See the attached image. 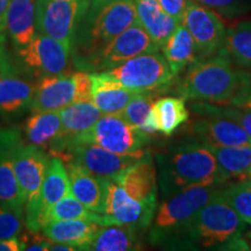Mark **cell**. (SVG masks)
<instances>
[{
	"instance_id": "cell-8",
	"label": "cell",
	"mask_w": 251,
	"mask_h": 251,
	"mask_svg": "<svg viewBox=\"0 0 251 251\" xmlns=\"http://www.w3.org/2000/svg\"><path fill=\"white\" fill-rule=\"evenodd\" d=\"M105 72L122 86L137 92H151L161 89L175 77L164 55L158 50L135 56Z\"/></svg>"
},
{
	"instance_id": "cell-19",
	"label": "cell",
	"mask_w": 251,
	"mask_h": 251,
	"mask_svg": "<svg viewBox=\"0 0 251 251\" xmlns=\"http://www.w3.org/2000/svg\"><path fill=\"white\" fill-rule=\"evenodd\" d=\"M59 114L62 120L61 133L50 147L51 152L55 155L89 130L99 120L102 113L92 101H77L61 109Z\"/></svg>"
},
{
	"instance_id": "cell-41",
	"label": "cell",
	"mask_w": 251,
	"mask_h": 251,
	"mask_svg": "<svg viewBox=\"0 0 251 251\" xmlns=\"http://www.w3.org/2000/svg\"><path fill=\"white\" fill-rule=\"evenodd\" d=\"M23 242V241H21ZM52 246L51 241H49L48 238H43L35 236L33 238L30 243L23 242V250H28V251H46L50 250V248Z\"/></svg>"
},
{
	"instance_id": "cell-22",
	"label": "cell",
	"mask_w": 251,
	"mask_h": 251,
	"mask_svg": "<svg viewBox=\"0 0 251 251\" xmlns=\"http://www.w3.org/2000/svg\"><path fill=\"white\" fill-rule=\"evenodd\" d=\"M36 0H9L6 13V29L8 30L15 50L24 48L36 34Z\"/></svg>"
},
{
	"instance_id": "cell-23",
	"label": "cell",
	"mask_w": 251,
	"mask_h": 251,
	"mask_svg": "<svg viewBox=\"0 0 251 251\" xmlns=\"http://www.w3.org/2000/svg\"><path fill=\"white\" fill-rule=\"evenodd\" d=\"M71 193L91 212L103 213V184L74 162H65Z\"/></svg>"
},
{
	"instance_id": "cell-12",
	"label": "cell",
	"mask_w": 251,
	"mask_h": 251,
	"mask_svg": "<svg viewBox=\"0 0 251 251\" xmlns=\"http://www.w3.org/2000/svg\"><path fill=\"white\" fill-rule=\"evenodd\" d=\"M71 193L67 166L61 157L49 158L45 179L41 185L37 199L29 205H25V222L30 233H37L46 224V212Z\"/></svg>"
},
{
	"instance_id": "cell-42",
	"label": "cell",
	"mask_w": 251,
	"mask_h": 251,
	"mask_svg": "<svg viewBox=\"0 0 251 251\" xmlns=\"http://www.w3.org/2000/svg\"><path fill=\"white\" fill-rule=\"evenodd\" d=\"M23 250V242L17 237L0 240V251H20Z\"/></svg>"
},
{
	"instance_id": "cell-37",
	"label": "cell",
	"mask_w": 251,
	"mask_h": 251,
	"mask_svg": "<svg viewBox=\"0 0 251 251\" xmlns=\"http://www.w3.org/2000/svg\"><path fill=\"white\" fill-rule=\"evenodd\" d=\"M198 4L213 9V11L227 18H234L242 14L244 5L242 0H193Z\"/></svg>"
},
{
	"instance_id": "cell-26",
	"label": "cell",
	"mask_w": 251,
	"mask_h": 251,
	"mask_svg": "<svg viewBox=\"0 0 251 251\" xmlns=\"http://www.w3.org/2000/svg\"><path fill=\"white\" fill-rule=\"evenodd\" d=\"M161 49L175 76L188 65L199 61L196 42L187 28L181 23L163 43Z\"/></svg>"
},
{
	"instance_id": "cell-29",
	"label": "cell",
	"mask_w": 251,
	"mask_h": 251,
	"mask_svg": "<svg viewBox=\"0 0 251 251\" xmlns=\"http://www.w3.org/2000/svg\"><path fill=\"white\" fill-rule=\"evenodd\" d=\"M151 112L158 133L164 136H171L190 119V112L185 99L181 97H164L157 99L153 101Z\"/></svg>"
},
{
	"instance_id": "cell-46",
	"label": "cell",
	"mask_w": 251,
	"mask_h": 251,
	"mask_svg": "<svg viewBox=\"0 0 251 251\" xmlns=\"http://www.w3.org/2000/svg\"><path fill=\"white\" fill-rule=\"evenodd\" d=\"M83 1H90V0H83Z\"/></svg>"
},
{
	"instance_id": "cell-11",
	"label": "cell",
	"mask_w": 251,
	"mask_h": 251,
	"mask_svg": "<svg viewBox=\"0 0 251 251\" xmlns=\"http://www.w3.org/2000/svg\"><path fill=\"white\" fill-rule=\"evenodd\" d=\"M89 2L83 0H36L37 33L52 37L72 50L78 24Z\"/></svg>"
},
{
	"instance_id": "cell-9",
	"label": "cell",
	"mask_w": 251,
	"mask_h": 251,
	"mask_svg": "<svg viewBox=\"0 0 251 251\" xmlns=\"http://www.w3.org/2000/svg\"><path fill=\"white\" fill-rule=\"evenodd\" d=\"M55 156L61 157L64 162L76 163L89 174L103 180L120 175L126 169L148 156V152L142 150L131 155H120L97 144L75 141Z\"/></svg>"
},
{
	"instance_id": "cell-32",
	"label": "cell",
	"mask_w": 251,
	"mask_h": 251,
	"mask_svg": "<svg viewBox=\"0 0 251 251\" xmlns=\"http://www.w3.org/2000/svg\"><path fill=\"white\" fill-rule=\"evenodd\" d=\"M191 111L196 115H216L234 121L251 137V107L233 103L196 101L191 105Z\"/></svg>"
},
{
	"instance_id": "cell-24",
	"label": "cell",
	"mask_w": 251,
	"mask_h": 251,
	"mask_svg": "<svg viewBox=\"0 0 251 251\" xmlns=\"http://www.w3.org/2000/svg\"><path fill=\"white\" fill-rule=\"evenodd\" d=\"M139 23L161 48L180 21L165 13L158 0H133Z\"/></svg>"
},
{
	"instance_id": "cell-40",
	"label": "cell",
	"mask_w": 251,
	"mask_h": 251,
	"mask_svg": "<svg viewBox=\"0 0 251 251\" xmlns=\"http://www.w3.org/2000/svg\"><path fill=\"white\" fill-rule=\"evenodd\" d=\"M190 0H158L159 5L164 9L165 13L171 15L176 20H183L185 9Z\"/></svg>"
},
{
	"instance_id": "cell-16",
	"label": "cell",
	"mask_w": 251,
	"mask_h": 251,
	"mask_svg": "<svg viewBox=\"0 0 251 251\" xmlns=\"http://www.w3.org/2000/svg\"><path fill=\"white\" fill-rule=\"evenodd\" d=\"M24 143L17 128H0V200L23 211L25 198L19 186L13 169V155Z\"/></svg>"
},
{
	"instance_id": "cell-13",
	"label": "cell",
	"mask_w": 251,
	"mask_h": 251,
	"mask_svg": "<svg viewBox=\"0 0 251 251\" xmlns=\"http://www.w3.org/2000/svg\"><path fill=\"white\" fill-rule=\"evenodd\" d=\"M181 24L196 42L199 59L212 57L222 49L226 27L221 15L213 9L190 0Z\"/></svg>"
},
{
	"instance_id": "cell-21",
	"label": "cell",
	"mask_w": 251,
	"mask_h": 251,
	"mask_svg": "<svg viewBox=\"0 0 251 251\" xmlns=\"http://www.w3.org/2000/svg\"><path fill=\"white\" fill-rule=\"evenodd\" d=\"M100 227L91 220L78 219L49 221L41 230L52 243H64L76 247L78 250H87Z\"/></svg>"
},
{
	"instance_id": "cell-27",
	"label": "cell",
	"mask_w": 251,
	"mask_h": 251,
	"mask_svg": "<svg viewBox=\"0 0 251 251\" xmlns=\"http://www.w3.org/2000/svg\"><path fill=\"white\" fill-rule=\"evenodd\" d=\"M141 249L136 228L130 226H101L87 248L92 251H131Z\"/></svg>"
},
{
	"instance_id": "cell-4",
	"label": "cell",
	"mask_w": 251,
	"mask_h": 251,
	"mask_svg": "<svg viewBox=\"0 0 251 251\" xmlns=\"http://www.w3.org/2000/svg\"><path fill=\"white\" fill-rule=\"evenodd\" d=\"M241 71L233 67L224 50L190 65L177 92L185 100L228 103L241 85Z\"/></svg>"
},
{
	"instance_id": "cell-15",
	"label": "cell",
	"mask_w": 251,
	"mask_h": 251,
	"mask_svg": "<svg viewBox=\"0 0 251 251\" xmlns=\"http://www.w3.org/2000/svg\"><path fill=\"white\" fill-rule=\"evenodd\" d=\"M49 157L41 147L21 143L13 155V169L25 198V205L37 199L45 179Z\"/></svg>"
},
{
	"instance_id": "cell-20",
	"label": "cell",
	"mask_w": 251,
	"mask_h": 251,
	"mask_svg": "<svg viewBox=\"0 0 251 251\" xmlns=\"http://www.w3.org/2000/svg\"><path fill=\"white\" fill-rule=\"evenodd\" d=\"M90 75L92 79L91 101L102 114H120L128 102L139 93L113 80L105 71L90 72Z\"/></svg>"
},
{
	"instance_id": "cell-25",
	"label": "cell",
	"mask_w": 251,
	"mask_h": 251,
	"mask_svg": "<svg viewBox=\"0 0 251 251\" xmlns=\"http://www.w3.org/2000/svg\"><path fill=\"white\" fill-rule=\"evenodd\" d=\"M35 85L18 72L0 75V115H17L30 107Z\"/></svg>"
},
{
	"instance_id": "cell-33",
	"label": "cell",
	"mask_w": 251,
	"mask_h": 251,
	"mask_svg": "<svg viewBox=\"0 0 251 251\" xmlns=\"http://www.w3.org/2000/svg\"><path fill=\"white\" fill-rule=\"evenodd\" d=\"M91 220L103 226L102 214L91 212L72 193L62 198L46 212V224L49 221H64V220ZM45 224V225H46ZM43 225V226H45Z\"/></svg>"
},
{
	"instance_id": "cell-10",
	"label": "cell",
	"mask_w": 251,
	"mask_h": 251,
	"mask_svg": "<svg viewBox=\"0 0 251 251\" xmlns=\"http://www.w3.org/2000/svg\"><path fill=\"white\" fill-rule=\"evenodd\" d=\"M75 141L97 144L120 155H131L144 150L149 135L128 124L120 114H102L89 130Z\"/></svg>"
},
{
	"instance_id": "cell-44",
	"label": "cell",
	"mask_w": 251,
	"mask_h": 251,
	"mask_svg": "<svg viewBox=\"0 0 251 251\" xmlns=\"http://www.w3.org/2000/svg\"><path fill=\"white\" fill-rule=\"evenodd\" d=\"M50 250L52 251H76L78 250L76 247L69 246V244H64V243H52Z\"/></svg>"
},
{
	"instance_id": "cell-39",
	"label": "cell",
	"mask_w": 251,
	"mask_h": 251,
	"mask_svg": "<svg viewBox=\"0 0 251 251\" xmlns=\"http://www.w3.org/2000/svg\"><path fill=\"white\" fill-rule=\"evenodd\" d=\"M76 79V102L77 101H91L92 93V79L90 72L78 71L74 74Z\"/></svg>"
},
{
	"instance_id": "cell-17",
	"label": "cell",
	"mask_w": 251,
	"mask_h": 251,
	"mask_svg": "<svg viewBox=\"0 0 251 251\" xmlns=\"http://www.w3.org/2000/svg\"><path fill=\"white\" fill-rule=\"evenodd\" d=\"M76 91L74 74L41 77L34 90L30 109L33 112L61 111L76 102Z\"/></svg>"
},
{
	"instance_id": "cell-45",
	"label": "cell",
	"mask_w": 251,
	"mask_h": 251,
	"mask_svg": "<svg viewBox=\"0 0 251 251\" xmlns=\"http://www.w3.org/2000/svg\"><path fill=\"white\" fill-rule=\"evenodd\" d=\"M248 179H249L251 181V171L249 172V176H248Z\"/></svg>"
},
{
	"instance_id": "cell-34",
	"label": "cell",
	"mask_w": 251,
	"mask_h": 251,
	"mask_svg": "<svg viewBox=\"0 0 251 251\" xmlns=\"http://www.w3.org/2000/svg\"><path fill=\"white\" fill-rule=\"evenodd\" d=\"M219 194L236 212L243 222L251 225V181L238 179L227 186H220Z\"/></svg>"
},
{
	"instance_id": "cell-2",
	"label": "cell",
	"mask_w": 251,
	"mask_h": 251,
	"mask_svg": "<svg viewBox=\"0 0 251 251\" xmlns=\"http://www.w3.org/2000/svg\"><path fill=\"white\" fill-rule=\"evenodd\" d=\"M159 162V186L165 199L190 188L224 185L230 179L202 143L175 147L162 155Z\"/></svg>"
},
{
	"instance_id": "cell-30",
	"label": "cell",
	"mask_w": 251,
	"mask_h": 251,
	"mask_svg": "<svg viewBox=\"0 0 251 251\" xmlns=\"http://www.w3.org/2000/svg\"><path fill=\"white\" fill-rule=\"evenodd\" d=\"M211 150L216 161L229 177L246 179L251 171V146L225 147L202 143Z\"/></svg>"
},
{
	"instance_id": "cell-6",
	"label": "cell",
	"mask_w": 251,
	"mask_h": 251,
	"mask_svg": "<svg viewBox=\"0 0 251 251\" xmlns=\"http://www.w3.org/2000/svg\"><path fill=\"white\" fill-rule=\"evenodd\" d=\"M220 190V188H219ZM246 222L220 197L215 196L202 206L185 229L180 242L190 246H225L229 241L241 237Z\"/></svg>"
},
{
	"instance_id": "cell-28",
	"label": "cell",
	"mask_w": 251,
	"mask_h": 251,
	"mask_svg": "<svg viewBox=\"0 0 251 251\" xmlns=\"http://www.w3.org/2000/svg\"><path fill=\"white\" fill-rule=\"evenodd\" d=\"M62 129L59 111L33 112L25 124V136L34 146L46 148L57 140Z\"/></svg>"
},
{
	"instance_id": "cell-38",
	"label": "cell",
	"mask_w": 251,
	"mask_h": 251,
	"mask_svg": "<svg viewBox=\"0 0 251 251\" xmlns=\"http://www.w3.org/2000/svg\"><path fill=\"white\" fill-rule=\"evenodd\" d=\"M228 103L251 107V71H241L240 89H238L236 96Z\"/></svg>"
},
{
	"instance_id": "cell-35",
	"label": "cell",
	"mask_w": 251,
	"mask_h": 251,
	"mask_svg": "<svg viewBox=\"0 0 251 251\" xmlns=\"http://www.w3.org/2000/svg\"><path fill=\"white\" fill-rule=\"evenodd\" d=\"M153 105L152 96L149 92H139L128 102L120 115L128 124L142 130Z\"/></svg>"
},
{
	"instance_id": "cell-3",
	"label": "cell",
	"mask_w": 251,
	"mask_h": 251,
	"mask_svg": "<svg viewBox=\"0 0 251 251\" xmlns=\"http://www.w3.org/2000/svg\"><path fill=\"white\" fill-rule=\"evenodd\" d=\"M137 21L133 0H90L75 35V59L98 52Z\"/></svg>"
},
{
	"instance_id": "cell-36",
	"label": "cell",
	"mask_w": 251,
	"mask_h": 251,
	"mask_svg": "<svg viewBox=\"0 0 251 251\" xmlns=\"http://www.w3.org/2000/svg\"><path fill=\"white\" fill-rule=\"evenodd\" d=\"M23 226V211L0 200V240L17 237Z\"/></svg>"
},
{
	"instance_id": "cell-47",
	"label": "cell",
	"mask_w": 251,
	"mask_h": 251,
	"mask_svg": "<svg viewBox=\"0 0 251 251\" xmlns=\"http://www.w3.org/2000/svg\"><path fill=\"white\" fill-rule=\"evenodd\" d=\"M250 238H251V233H250Z\"/></svg>"
},
{
	"instance_id": "cell-14",
	"label": "cell",
	"mask_w": 251,
	"mask_h": 251,
	"mask_svg": "<svg viewBox=\"0 0 251 251\" xmlns=\"http://www.w3.org/2000/svg\"><path fill=\"white\" fill-rule=\"evenodd\" d=\"M17 51L25 67L39 77L63 74L71 54V49L67 46L40 33Z\"/></svg>"
},
{
	"instance_id": "cell-43",
	"label": "cell",
	"mask_w": 251,
	"mask_h": 251,
	"mask_svg": "<svg viewBox=\"0 0 251 251\" xmlns=\"http://www.w3.org/2000/svg\"><path fill=\"white\" fill-rule=\"evenodd\" d=\"M9 0H0V31L6 29V13H7Z\"/></svg>"
},
{
	"instance_id": "cell-7",
	"label": "cell",
	"mask_w": 251,
	"mask_h": 251,
	"mask_svg": "<svg viewBox=\"0 0 251 251\" xmlns=\"http://www.w3.org/2000/svg\"><path fill=\"white\" fill-rule=\"evenodd\" d=\"M159 47L141 26L139 21L114 37L96 54L75 59L80 71L100 72L115 68L128 59L144 52L157 51Z\"/></svg>"
},
{
	"instance_id": "cell-18",
	"label": "cell",
	"mask_w": 251,
	"mask_h": 251,
	"mask_svg": "<svg viewBox=\"0 0 251 251\" xmlns=\"http://www.w3.org/2000/svg\"><path fill=\"white\" fill-rule=\"evenodd\" d=\"M192 131L201 143L225 147L251 146V137L234 121L216 115H197Z\"/></svg>"
},
{
	"instance_id": "cell-1",
	"label": "cell",
	"mask_w": 251,
	"mask_h": 251,
	"mask_svg": "<svg viewBox=\"0 0 251 251\" xmlns=\"http://www.w3.org/2000/svg\"><path fill=\"white\" fill-rule=\"evenodd\" d=\"M157 170L149 155L109 179H103V226L147 228L157 209Z\"/></svg>"
},
{
	"instance_id": "cell-31",
	"label": "cell",
	"mask_w": 251,
	"mask_h": 251,
	"mask_svg": "<svg viewBox=\"0 0 251 251\" xmlns=\"http://www.w3.org/2000/svg\"><path fill=\"white\" fill-rule=\"evenodd\" d=\"M222 50L235 63L251 68V21H243L226 30Z\"/></svg>"
},
{
	"instance_id": "cell-5",
	"label": "cell",
	"mask_w": 251,
	"mask_h": 251,
	"mask_svg": "<svg viewBox=\"0 0 251 251\" xmlns=\"http://www.w3.org/2000/svg\"><path fill=\"white\" fill-rule=\"evenodd\" d=\"M221 185L193 187L170 198H166L157 207L150 240L152 243L180 242L187 225L197 212L205 206Z\"/></svg>"
}]
</instances>
